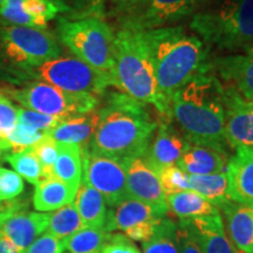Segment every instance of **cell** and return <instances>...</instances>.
I'll return each mask as SVG.
<instances>
[{
  "mask_svg": "<svg viewBox=\"0 0 253 253\" xmlns=\"http://www.w3.org/2000/svg\"><path fill=\"white\" fill-rule=\"evenodd\" d=\"M170 119L189 143L225 149V86L210 65L171 95Z\"/></svg>",
  "mask_w": 253,
  "mask_h": 253,
  "instance_id": "1",
  "label": "cell"
},
{
  "mask_svg": "<svg viewBox=\"0 0 253 253\" xmlns=\"http://www.w3.org/2000/svg\"><path fill=\"white\" fill-rule=\"evenodd\" d=\"M94 135L86 147L91 153L119 158L143 157L157 122L147 104L126 94L114 91L100 109Z\"/></svg>",
  "mask_w": 253,
  "mask_h": 253,
  "instance_id": "2",
  "label": "cell"
},
{
  "mask_svg": "<svg viewBox=\"0 0 253 253\" xmlns=\"http://www.w3.org/2000/svg\"><path fill=\"white\" fill-rule=\"evenodd\" d=\"M112 78L113 86L121 93L147 106H154L161 118L170 119V102L158 87L143 30L122 26L116 32Z\"/></svg>",
  "mask_w": 253,
  "mask_h": 253,
  "instance_id": "3",
  "label": "cell"
},
{
  "mask_svg": "<svg viewBox=\"0 0 253 253\" xmlns=\"http://www.w3.org/2000/svg\"><path fill=\"white\" fill-rule=\"evenodd\" d=\"M153 58L161 93L170 97L190 79L209 66L203 41L182 26L143 30Z\"/></svg>",
  "mask_w": 253,
  "mask_h": 253,
  "instance_id": "4",
  "label": "cell"
},
{
  "mask_svg": "<svg viewBox=\"0 0 253 253\" xmlns=\"http://www.w3.org/2000/svg\"><path fill=\"white\" fill-rule=\"evenodd\" d=\"M207 48L231 54L253 46V0H211L190 20Z\"/></svg>",
  "mask_w": 253,
  "mask_h": 253,
  "instance_id": "5",
  "label": "cell"
},
{
  "mask_svg": "<svg viewBox=\"0 0 253 253\" xmlns=\"http://www.w3.org/2000/svg\"><path fill=\"white\" fill-rule=\"evenodd\" d=\"M59 39L81 61L108 75L113 81V52L115 34L102 19H60Z\"/></svg>",
  "mask_w": 253,
  "mask_h": 253,
  "instance_id": "6",
  "label": "cell"
},
{
  "mask_svg": "<svg viewBox=\"0 0 253 253\" xmlns=\"http://www.w3.org/2000/svg\"><path fill=\"white\" fill-rule=\"evenodd\" d=\"M7 93L24 108L62 121L94 112L100 102L94 95L71 93L41 81L32 82L19 89H8Z\"/></svg>",
  "mask_w": 253,
  "mask_h": 253,
  "instance_id": "7",
  "label": "cell"
},
{
  "mask_svg": "<svg viewBox=\"0 0 253 253\" xmlns=\"http://www.w3.org/2000/svg\"><path fill=\"white\" fill-rule=\"evenodd\" d=\"M28 77L52 84L71 93H84L94 96L103 95L113 81L75 56H59L38 67L20 71Z\"/></svg>",
  "mask_w": 253,
  "mask_h": 253,
  "instance_id": "8",
  "label": "cell"
},
{
  "mask_svg": "<svg viewBox=\"0 0 253 253\" xmlns=\"http://www.w3.org/2000/svg\"><path fill=\"white\" fill-rule=\"evenodd\" d=\"M5 54L17 63L19 71L38 67L61 56L58 40L48 31L26 26H5L0 30Z\"/></svg>",
  "mask_w": 253,
  "mask_h": 253,
  "instance_id": "9",
  "label": "cell"
},
{
  "mask_svg": "<svg viewBox=\"0 0 253 253\" xmlns=\"http://www.w3.org/2000/svg\"><path fill=\"white\" fill-rule=\"evenodd\" d=\"M82 150V182L100 192L110 208L128 197L126 176L122 160Z\"/></svg>",
  "mask_w": 253,
  "mask_h": 253,
  "instance_id": "10",
  "label": "cell"
},
{
  "mask_svg": "<svg viewBox=\"0 0 253 253\" xmlns=\"http://www.w3.org/2000/svg\"><path fill=\"white\" fill-rule=\"evenodd\" d=\"M211 0H147L140 8L122 18V26L137 30L176 26L192 18Z\"/></svg>",
  "mask_w": 253,
  "mask_h": 253,
  "instance_id": "11",
  "label": "cell"
},
{
  "mask_svg": "<svg viewBox=\"0 0 253 253\" xmlns=\"http://www.w3.org/2000/svg\"><path fill=\"white\" fill-rule=\"evenodd\" d=\"M122 162L126 170L128 197L169 212L167 196L161 188L157 172L147 163L144 156L123 158Z\"/></svg>",
  "mask_w": 253,
  "mask_h": 253,
  "instance_id": "12",
  "label": "cell"
},
{
  "mask_svg": "<svg viewBox=\"0 0 253 253\" xmlns=\"http://www.w3.org/2000/svg\"><path fill=\"white\" fill-rule=\"evenodd\" d=\"M209 65L224 86L235 89L245 100L253 101V46L238 54L209 60Z\"/></svg>",
  "mask_w": 253,
  "mask_h": 253,
  "instance_id": "13",
  "label": "cell"
},
{
  "mask_svg": "<svg viewBox=\"0 0 253 253\" xmlns=\"http://www.w3.org/2000/svg\"><path fill=\"white\" fill-rule=\"evenodd\" d=\"M225 140L233 149L253 148V101L225 87Z\"/></svg>",
  "mask_w": 253,
  "mask_h": 253,
  "instance_id": "14",
  "label": "cell"
},
{
  "mask_svg": "<svg viewBox=\"0 0 253 253\" xmlns=\"http://www.w3.org/2000/svg\"><path fill=\"white\" fill-rule=\"evenodd\" d=\"M171 120L161 118L145 154V161L158 172L167 167L176 166L184 154L189 142L171 125Z\"/></svg>",
  "mask_w": 253,
  "mask_h": 253,
  "instance_id": "15",
  "label": "cell"
},
{
  "mask_svg": "<svg viewBox=\"0 0 253 253\" xmlns=\"http://www.w3.org/2000/svg\"><path fill=\"white\" fill-rule=\"evenodd\" d=\"M49 223V213L19 211L8 218L2 225L0 233L24 253L36 240L47 231Z\"/></svg>",
  "mask_w": 253,
  "mask_h": 253,
  "instance_id": "16",
  "label": "cell"
},
{
  "mask_svg": "<svg viewBox=\"0 0 253 253\" xmlns=\"http://www.w3.org/2000/svg\"><path fill=\"white\" fill-rule=\"evenodd\" d=\"M231 201L253 205V148H238L226 168Z\"/></svg>",
  "mask_w": 253,
  "mask_h": 253,
  "instance_id": "17",
  "label": "cell"
},
{
  "mask_svg": "<svg viewBox=\"0 0 253 253\" xmlns=\"http://www.w3.org/2000/svg\"><path fill=\"white\" fill-rule=\"evenodd\" d=\"M229 160L225 149L190 143L176 166L190 176L213 175L226 172Z\"/></svg>",
  "mask_w": 253,
  "mask_h": 253,
  "instance_id": "18",
  "label": "cell"
},
{
  "mask_svg": "<svg viewBox=\"0 0 253 253\" xmlns=\"http://www.w3.org/2000/svg\"><path fill=\"white\" fill-rule=\"evenodd\" d=\"M231 244L239 253H253V205L230 201L219 208Z\"/></svg>",
  "mask_w": 253,
  "mask_h": 253,
  "instance_id": "19",
  "label": "cell"
},
{
  "mask_svg": "<svg viewBox=\"0 0 253 253\" xmlns=\"http://www.w3.org/2000/svg\"><path fill=\"white\" fill-rule=\"evenodd\" d=\"M167 214L168 213L164 211L144 202L126 198L116 207L110 208V210H108L104 230L108 232H113L115 230L126 231L137 224L161 219V218L167 217Z\"/></svg>",
  "mask_w": 253,
  "mask_h": 253,
  "instance_id": "20",
  "label": "cell"
},
{
  "mask_svg": "<svg viewBox=\"0 0 253 253\" xmlns=\"http://www.w3.org/2000/svg\"><path fill=\"white\" fill-rule=\"evenodd\" d=\"M99 121V113L94 110L86 115L63 120L46 132V136L62 144H78L81 148L89 143Z\"/></svg>",
  "mask_w": 253,
  "mask_h": 253,
  "instance_id": "21",
  "label": "cell"
},
{
  "mask_svg": "<svg viewBox=\"0 0 253 253\" xmlns=\"http://www.w3.org/2000/svg\"><path fill=\"white\" fill-rule=\"evenodd\" d=\"M189 220L197 230L203 253H239L225 235L220 213Z\"/></svg>",
  "mask_w": 253,
  "mask_h": 253,
  "instance_id": "22",
  "label": "cell"
},
{
  "mask_svg": "<svg viewBox=\"0 0 253 253\" xmlns=\"http://www.w3.org/2000/svg\"><path fill=\"white\" fill-rule=\"evenodd\" d=\"M77 190L55 178H43L36 185L33 207L38 212H49L74 202Z\"/></svg>",
  "mask_w": 253,
  "mask_h": 253,
  "instance_id": "23",
  "label": "cell"
},
{
  "mask_svg": "<svg viewBox=\"0 0 253 253\" xmlns=\"http://www.w3.org/2000/svg\"><path fill=\"white\" fill-rule=\"evenodd\" d=\"M73 204L77 208L84 227L104 229L108 210L106 201L97 190L81 181Z\"/></svg>",
  "mask_w": 253,
  "mask_h": 253,
  "instance_id": "24",
  "label": "cell"
},
{
  "mask_svg": "<svg viewBox=\"0 0 253 253\" xmlns=\"http://www.w3.org/2000/svg\"><path fill=\"white\" fill-rule=\"evenodd\" d=\"M167 204L169 210L179 219H194L219 213L218 208L194 190H185L178 194L167 196Z\"/></svg>",
  "mask_w": 253,
  "mask_h": 253,
  "instance_id": "25",
  "label": "cell"
},
{
  "mask_svg": "<svg viewBox=\"0 0 253 253\" xmlns=\"http://www.w3.org/2000/svg\"><path fill=\"white\" fill-rule=\"evenodd\" d=\"M53 177L78 191L82 181V150L80 145L59 143V154L53 166Z\"/></svg>",
  "mask_w": 253,
  "mask_h": 253,
  "instance_id": "26",
  "label": "cell"
},
{
  "mask_svg": "<svg viewBox=\"0 0 253 253\" xmlns=\"http://www.w3.org/2000/svg\"><path fill=\"white\" fill-rule=\"evenodd\" d=\"M188 183L190 190H194L216 208L231 201L226 172L203 176L188 175Z\"/></svg>",
  "mask_w": 253,
  "mask_h": 253,
  "instance_id": "27",
  "label": "cell"
},
{
  "mask_svg": "<svg viewBox=\"0 0 253 253\" xmlns=\"http://www.w3.org/2000/svg\"><path fill=\"white\" fill-rule=\"evenodd\" d=\"M112 232L104 229L84 227L65 240L66 250L69 253H102Z\"/></svg>",
  "mask_w": 253,
  "mask_h": 253,
  "instance_id": "28",
  "label": "cell"
},
{
  "mask_svg": "<svg viewBox=\"0 0 253 253\" xmlns=\"http://www.w3.org/2000/svg\"><path fill=\"white\" fill-rule=\"evenodd\" d=\"M84 227V225L82 223L77 208L74 207V204L71 203L58 209L53 213H49L47 232L56 237V238L66 240Z\"/></svg>",
  "mask_w": 253,
  "mask_h": 253,
  "instance_id": "29",
  "label": "cell"
},
{
  "mask_svg": "<svg viewBox=\"0 0 253 253\" xmlns=\"http://www.w3.org/2000/svg\"><path fill=\"white\" fill-rule=\"evenodd\" d=\"M143 253H178L177 250V224L164 217L160 220L154 236L142 243Z\"/></svg>",
  "mask_w": 253,
  "mask_h": 253,
  "instance_id": "30",
  "label": "cell"
},
{
  "mask_svg": "<svg viewBox=\"0 0 253 253\" xmlns=\"http://www.w3.org/2000/svg\"><path fill=\"white\" fill-rule=\"evenodd\" d=\"M5 160L11 164L14 171L18 173L21 178L26 179L27 182L37 185L38 183L43 179V170L42 167L34 154L33 149L27 148V149L20 151H13V153L7 154Z\"/></svg>",
  "mask_w": 253,
  "mask_h": 253,
  "instance_id": "31",
  "label": "cell"
},
{
  "mask_svg": "<svg viewBox=\"0 0 253 253\" xmlns=\"http://www.w3.org/2000/svg\"><path fill=\"white\" fill-rule=\"evenodd\" d=\"M24 11L36 21L38 27L46 30L47 24L59 13H67L69 9L55 0H23Z\"/></svg>",
  "mask_w": 253,
  "mask_h": 253,
  "instance_id": "32",
  "label": "cell"
},
{
  "mask_svg": "<svg viewBox=\"0 0 253 253\" xmlns=\"http://www.w3.org/2000/svg\"><path fill=\"white\" fill-rule=\"evenodd\" d=\"M18 122V107L0 94V153L11 150L7 138Z\"/></svg>",
  "mask_w": 253,
  "mask_h": 253,
  "instance_id": "33",
  "label": "cell"
},
{
  "mask_svg": "<svg viewBox=\"0 0 253 253\" xmlns=\"http://www.w3.org/2000/svg\"><path fill=\"white\" fill-rule=\"evenodd\" d=\"M164 195L170 196L190 190L188 175L177 166L167 167L157 172Z\"/></svg>",
  "mask_w": 253,
  "mask_h": 253,
  "instance_id": "34",
  "label": "cell"
},
{
  "mask_svg": "<svg viewBox=\"0 0 253 253\" xmlns=\"http://www.w3.org/2000/svg\"><path fill=\"white\" fill-rule=\"evenodd\" d=\"M32 149L42 167L43 178L53 177V166H54L59 154L58 142L45 135L37 144L32 147Z\"/></svg>",
  "mask_w": 253,
  "mask_h": 253,
  "instance_id": "35",
  "label": "cell"
},
{
  "mask_svg": "<svg viewBox=\"0 0 253 253\" xmlns=\"http://www.w3.org/2000/svg\"><path fill=\"white\" fill-rule=\"evenodd\" d=\"M177 250L178 253H203L197 230L189 219L177 224Z\"/></svg>",
  "mask_w": 253,
  "mask_h": 253,
  "instance_id": "36",
  "label": "cell"
},
{
  "mask_svg": "<svg viewBox=\"0 0 253 253\" xmlns=\"http://www.w3.org/2000/svg\"><path fill=\"white\" fill-rule=\"evenodd\" d=\"M43 136H45V132L37 130V129L23 125V123L17 122L14 129L8 136L7 142L11 150L20 151L33 147Z\"/></svg>",
  "mask_w": 253,
  "mask_h": 253,
  "instance_id": "37",
  "label": "cell"
},
{
  "mask_svg": "<svg viewBox=\"0 0 253 253\" xmlns=\"http://www.w3.org/2000/svg\"><path fill=\"white\" fill-rule=\"evenodd\" d=\"M0 18L12 26L39 28L36 21L24 11L23 0H5L0 5Z\"/></svg>",
  "mask_w": 253,
  "mask_h": 253,
  "instance_id": "38",
  "label": "cell"
},
{
  "mask_svg": "<svg viewBox=\"0 0 253 253\" xmlns=\"http://www.w3.org/2000/svg\"><path fill=\"white\" fill-rule=\"evenodd\" d=\"M62 120L52 118V116L45 115V114H41L34 110L24 108H19L18 107V123H23L32 128L37 129L42 132L49 131L50 129L54 128L55 126H58Z\"/></svg>",
  "mask_w": 253,
  "mask_h": 253,
  "instance_id": "39",
  "label": "cell"
},
{
  "mask_svg": "<svg viewBox=\"0 0 253 253\" xmlns=\"http://www.w3.org/2000/svg\"><path fill=\"white\" fill-rule=\"evenodd\" d=\"M24 181L15 171L0 167V202L12 201L24 191Z\"/></svg>",
  "mask_w": 253,
  "mask_h": 253,
  "instance_id": "40",
  "label": "cell"
},
{
  "mask_svg": "<svg viewBox=\"0 0 253 253\" xmlns=\"http://www.w3.org/2000/svg\"><path fill=\"white\" fill-rule=\"evenodd\" d=\"M65 250V240L56 238L46 232L39 237L24 253H63Z\"/></svg>",
  "mask_w": 253,
  "mask_h": 253,
  "instance_id": "41",
  "label": "cell"
},
{
  "mask_svg": "<svg viewBox=\"0 0 253 253\" xmlns=\"http://www.w3.org/2000/svg\"><path fill=\"white\" fill-rule=\"evenodd\" d=\"M102 253H141L137 246L126 235L115 233L110 236L107 244L104 245Z\"/></svg>",
  "mask_w": 253,
  "mask_h": 253,
  "instance_id": "42",
  "label": "cell"
},
{
  "mask_svg": "<svg viewBox=\"0 0 253 253\" xmlns=\"http://www.w3.org/2000/svg\"><path fill=\"white\" fill-rule=\"evenodd\" d=\"M161 219H162V218H161ZM161 219L145 221V223L137 224V225L129 227V229L123 231V232H125V235L130 240L145 243L154 236L155 231H156V227Z\"/></svg>",
  "mask_w": 253,
  "mask_h": 253,
  "instance_id": "43",
  "label": "cell"
},
{
  "mask_svg": "<svg viewBox=\"0 0 253 253\" xmlns=\"http://www.w3.org/2000/svg\"><path fill=\"white\" fill-rule=\"evenodd\" d=\"M104 1L115 11V13L125 18L140 8L147 0H104Z\"/></svg>",
  "mask_w": 253,
  "mask_h": 253,
  "instance_id": "44",
  "label": "cell"
},
{
  "mask_svg": "<svg viewBox=\"0 0 253 253\" xmlns=\"http://www.w3.org/2000/svg\"><path fill=\"white\" fill-rule=\"evenodd\" d=\"M24 209L25 204L21 203L20 201H15V199L0 202V230L8 218H11L14 213L24 210Z\"/></svg>",
  "mask_w": 253,
  "mask_h": 253,
  "instance_id": "45",
  "label": "cell"
},
{
  "mask_svg": "<svg viewBox=\"0 0 253 253\" xmlns=\"http://www.w3.org/2000/svg\"><path fill=\"white\" fill-rule=\"evenodd\" d=\"M59 4L66 6L69 11H84L95 7V0H55Z\"/></svg>",
  "mask_w": 253,
  "mask_h": 253,
  "instance_id": "46",
  "label": "cell"
},
{
  "mask_svg": "<svg viewBox=\"0 0 253 253\" xmlns=\"http://www.w3.org/2000/svg\"><path fill=\"white\" fill-rule=\"evenodd\" d=\"M0 253H20L4 235L0 233Z\"/></svg>",
  "mask_w": 253,
  "mask_h": 253,
  "instance_id": "47",
  "label": "cell"
},
{
  "mask_svg": "<svg viewBox=\"0 0 253 253\" xmlns=\"http://www.w3.org/2000/svg\"><path fill=\"white\" fill-rule=\"evenodd\" d=\"M4 1H5V0H0V5H1Z\"/></svg>",
  "mask_w": 253,
  "mask_h": 253,
  "instance_id": "48",
  "label": "cell"
},
{
  "mask_svg": "<svg viewBox=\"0 0 253 253\" xmlns=\"http://www.w3.org/2000/svg\"><path fill=\"white\" fill-rule=\"evenodd\" d=\"M1 155H2V154H1V153H0V156H1Z\"/></svg>",
  "mask_w": 253,
  "mask_h": 253,
  "instance_id": "49",
  "label": "cell"
}]
</instances>
